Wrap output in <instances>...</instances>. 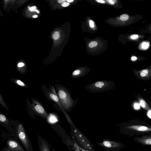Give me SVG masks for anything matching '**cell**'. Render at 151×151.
I'll return each instance as SVG.
<instances>
[{
	"instance_id": "obj_1",
	"label": "cell",
	"mask_w": 151,
	"mask_h": 151,
	"mask_svg": "<svg viewBox=\"0 0 151 151\" xmlns=\"http://www.w3.org/2000/svg\"><path fill=\"white\" fill-rule=\"evenodd\" d=\"M13 128L15 137L27 151H32L31 142L27 136L22 123L17 120H14Z\"/></svg>"
},
{
	"instance_id": "obj_2",
	"label": "cell",
	"mask_w": 151,
	"mask_h": 151,
	"mask_svg": "<svg viewBox=\"0 0 151 151\" xmlns=\"http://www.w3.org/2000/svg\"><path fill=\"white\" fill-rule=\"evenodd\" d=\"M6 144V146L0 151H26L18 140L13 137H8Z\"/></svg>"
},
{
	"instance_id": "obj_3",
	"label": "cell",
	"mask_w": 151,
	"mask_h": 151,
	"mask_svg": "<svg viewBox=\"0 0 151 151\" xmlns=\"http://www.w3.org/2000/svg\"><path fill=\"white\" fill-rule=\"evenodd\" d=\"M14 120L9 119L0 112V124L7 130L9 133L7 137H15V134L13 128Z\"/></svg>"
},
{
	"instance_id": "obj_4",
	"label": "cell",
	"mask_w": 151,
	"mask_h": 151,
	"mask_svg": "<svg viewBox=\"0 0 151 151\" xmlns=\"http://www.w3.org/2000/svg\"><path fill=\"white\" fill-rule=\"evenodd\" d=\"M58 95L60 99L63 106L65 108H69L71 103L67 93L64 90H60L58 92Z\"/></svg>"
},
{
	"instance_id": "obj_5",
	"label": "cell",
	"mask_w": 151,
	"mask_h": 151,
	"mask_svg": "<svg viewBox=\"0 0 151 151\" xmlns=\"http://www.w3.org/2000/svg\"><path fill=\"white\" fill-rule=\"evenodd\" d=\"M16 68L17 70L21 74H24L26 72L25 64L23 62H18L16 64Z\"/></svg>"
},
{
	"instance_id": "obj_6",
	"label": "cell",
	"mask_w": 151,
	"mask_h": 151,
	"mask_svg": "<svg viewBox=\"0 0 151 151\" xmlns=\"http://www.w3.org/2000/svg\"><path fill=\"white\" fill-rule=\"evenodd\" d=\"M10 80L12 82L19 87L23 88L28 87L27 85L24 82L19 79L15 78H11Z\"/></svg>"
},
{
	"instance_id": "obj_7",
	"label": "cell",
	"mask_w": 151,
	"mask_h": 151,
	"mask_svg": "<svg viewBox=\"0 0 151 151\" xmlns=\"http://www.w3.org/2000/svg\"><path fill=\"white\" fill-rule=\"evenodd\" d=\"M0 104L6 110L9 111L8 106L4 100L2 96L0 93Z\"/></svg>"
},
{
	"instance_id": "obj_8",
	"label": "cell",
	"mask_w": 151,
	"mask_h": 151,
	"mask_svg": "<svg viewBox=\"0 0 151 151\" xmlns=\"http://www.w3.org/2000/svg\"><path fill=\"white\" fill-rule=\"evenodd\" d=\"M35 110L41 114H43L45 113V110L40 105L37 104L34 107Z\"/></svg>"
},
{
	"instance_id": "obj_9",
	"label": "cell",
	"mask_w": 151,
	"mask_h": 151,
	"mask_svg": "<svg viewBox=\"0 0 151 151\" xmlns=\"http://www.w3.org/2000/svg\"><path fill=\"white\" fill-rule=\"evenodd\" d=\"M132 128L139 131H145L148 130V128L144 126H133Z\"/></svg>"
},
{
	"instance_id": "obj_10",
	"label": "cell",
	"mask_w": 151,
	"mask_h": 151,
	"mask_svg": "<svg viewBox=\"0 0 151 151\" xmlns=\"http://www.w3.org/2000/svg\"><path fill=\"white\" fill-rule=\"evenodd\" d=\"M49 120L52 123L58 121L56 116L52 114L50 115L49 117Z\"/></svg>"
},
{
	"instance_id": "obj_11",
	"label": "cell",
	"mask_w": 151,
	"mask_h": 151,
	"mask_svg": "<svg viewBox=\"0 0 151 151\" xmlns=\"http://www.w3.org/2000/svg\"><path fill=\"white\" fill-rule=\"evenodd\" d=\"M60 34L58 31H55L52 35V38L54 40L58 39L60 37Z\"/></svg>"
},
{
	"instance_id": "obj_12",
	"label": "cell",
	"mask_w": 151,
	"mask_h": 151,
	"mask_svg": "<svg viewBox=\"0 0 151 151\" xmlns=\"http://www.w3.org/2000/svg\"><path fill=\"white\" fill-rule=\"evenodd\" d=\"M50 96L51 98L54 101L57 102L59 101V99L58 96L55 94L51 93L50 95Z\"/></svg>"
},
{
	"instance_id": "obj_13",
	"label": "cell",
	"mask_w": 151,
	"mask_h": 151,
	"mask_svg": "<svg viewBox=\"0 0 151 151\" xmlns=\"http://www.w3.org/2000/svg\"><path fill=\"white\" fill-rule=\"evenodd\" d=\"M104 85V83L102 81H98L95 84V86L96 87L99 88H101Z\"/></svg>"
},
{
	"instance_id": "obj_14",
	"label": "cell",
	"mask_w": 151,
	"mask_h": 151,
	"mask_svg": "<svg viewBox=\"0 0 151 151\" xmlns=\"http://www.w3.org/2000/svg\"><path fill=\"white\" fill-rule=\"evenodd\" d=\"M129 17L128 15L127 14H124L121 15L120 16L121 19L123 21L127 20Z\"/></svg>"
},
{
	"instance_id": "obj_15",
	"label": "cell",
	"mask_w": 151,
	"mask_h": 151,
	"mask_svg": "<svg viewBox=\"0 0 151 151\" xmlns=\"http://www.w3.org/2000/svg\"><path fill=\"white\" fill-rule=\"evenodd\" d=\"M148 73V71L147 70H143L140 72V75L142 77H144L147 75Z\"/></svg>"
},
{
	"instance_id": "obj_16",
	"label": "cell",
	"mask_w": 151,
	"mask_h": 151,
	"mask_svg": "<svg viewBox=\"0 0 151 151\" xmlns=\"http://www.w3.org/2000/svg\"><path fill=\"white\" fill-rule=\"evenodd\" d=\"M139 105L142 107L145 108L146 106V103L144 100L141 99L139 101Z\"/></svg>"
},
{
	"instance_id": "obj_17",
	"label": "cell",
	"mask_w": 151,
	"mask_h": 151,
	"mask_svg": "<svg viewBox=\"0 0 151 151\" xmlns=\"http://www.w3.org/2000/svg\"><path fill=\"white\" fill-rule=\"evenodd\" d=\"M97 44L98 43L97 42L93 41L89 43L88 46L90 48H93L97 46Z\"/></svg>"
},
{
	"instance_id": "obj_18",
	"label": "cell",
	"mask_w": 151,
	"mask_h": 151,
	"mask_svg": "<svg viewBox=\"0 0 151 151\" xmlns=\"http://www.w3.org/2000/svg\"><path fill=\"white\" fill-rule=\"evenodd\" d=\"M29 10L31 12L35 11L38 13H39V11L36 9V7L34 6L30 7L29 9Z\"/></svg>"
},
{
	"instance_id": "obj_19",
	"label": "cell",
	"mask_w": 151,
	"mask_h": 151,
	"mask_svg": "<svg viewBox=\"0 0 151 151\" xmlns=\"http://www.w3.org/2000/svg\"><path fill=\"white\" fill-rule=\"evenodd\" d=\"M103 144L104 146L106 147L109 148L111 147V144L109 141H104Z\"/></svg>"
},
{
	"instance_id": "obj_20",
	"label": "cell",
	"mask_w": 151,
	"mask_h": 151,
	"mask_svg": "<svg viewBox=\"0 0 151 151\" xmlns=\"http://www.w3.org/2000/svg\"><path fill=\"white\" fill-rule=\"evenodd\" d=\"M80 73V70L79 69H77L73 71L72 75L74 76H77L79 75Z\"/></svg>"
},
{
	"instance_id": "obj_21",
	"label": "cell",
	"mask_w": 151,
	"mask_h": 151,
	"mask_svg": "<svg viewBox=\"0 0 151 151\" xmlns=\"http://www.w3.org/2000/svg\"><path fill=\"white\" fill-rule=\"evenodd\" d=\"M149 46V43L146 42H144L142 44V47L144 49H147Z\"/></svg>"
},
{
	"instance_id": "obj_22",
	"label": "cell",
	"mask_w": 151,
	"mask_h": 151,
	"mask_svg": "<svg viewBox=\"0 0 151 151\" xmlns=\"http://www.w3.org/2000/svg\"><path fill=\"white\" fill-rule=\"evenodd\" d=\"M134 107L135 109H139L140 108V105L138 103H135L134 104Z\"/></svg>"
},
{
	"instance_id": "obj_23",
	"label": "cell",
	"mask_w": 151,
	"mask_h": 151,
	"mask_svg": "<svg viewBox=\"0 0 151 151\" xmlns=\"http://www.w3.org/2000/svg\"><path fill=\"white\" fill-rule=\"evenodd\" d=\"M89 24L90 27L91 28H93L94 27V22L91 20H90L89 21Z\"/></svg>"
},
{
	"instance_id": "obj_24",
	"label": "cell",
	"mask_w": 151,
	"mask_h": 151,
	"mask_svg": "<svg viewBox=\"0 0 151 151\" xmlns=\"http://www.w3.org/2000/svg\"><path fill=\"white\" fill-rule=\"evenodd\" d=\"M138 36L136 34H134L131 35L130 36V38L131 39L133 40H135L138 38Z\"/></svg>"
},
{
	"instance_id": "obj_25",
	"label": "cell",
	"mask_w": 151,
	"mask_h": 151,
	"mask_svg": "<svg viewBox=\"0 0 151 151\" xmlns=\"http://www.w3.org/2000/svg\"><path fill=\"white\" fill-rule=\"evenodd\" d=\"M151 140L150 138L147 139L145 141V143L148 145H150L151 144Z\"/></svg>"
},
{
	"instance_id": "obj_26",
	"label": "cell",
	"mask_w": 151,
	"mask_h": 151,
	"mask_svg": "<svg viewBox=\"0 0 151 151\" xmlns=\"http://www.w3.org/2000/svg\"><path fill=\"white\" fill-rule=\"evenodd\" d=\"M70 4L69 3L65 2L61 4V5L63 7H65L68 6Z\"/></svg>"
},
{
	"instance_id": "obj_27",
	"label": "cell",
	"mask_w": 151,
	"mask_h": 151,
	"mask_svg": "<svg viewBox=\"0 0 151 151\" xmlns=\"http://www.w3.org/2000/svg\"><path fill=\"white\" fill-rule=\"evenodd\" d=\"M109 2L112 4H114L115 1L113 0H109L107 1Z\"/></svg>"
},
{
	"instance_id": "obj_28",
	"label": "cell",
	"mask_w": 151,
	"mask_h": 151,
	"mask_svg": "<svg viewBox=\"0 0 151 151\" xmlns=\"http://www.w3.org/2000/svg\"><path fill=\"white\" fill-rule=\"evenodd\" d=\"M151 110H149L147 113V115L148 117L150 118L151 119Z\"/></svg>"
},
{
	"instance_id": "obj_29",
	"label": "cell",
	"mask_w": 151,
	"mask_h": 151,
	"mask_svg": "<svg viewBox=\"0 0 151 151\" xmlns=\"http://www.w3.org/2000/svg\"><path fill=\"white\" fill-rule=\"evenodd\" d=\"M96 1L98 3H105V1L103 0H97Z\"/></svg>"
},
{
	"instance_id": "obj_30",
	"label": "cell",
	"mask_w": 151,
	"mask_h": 151,
	"mask_svg": "<svg viewBox=\"0 0 151 151\" xmlns=\"http://www.w3.org/2000/svg\"><path fill=\"white\" fill-rule=\"evenodd\" d=\"M131 59L132 60L134 61L137 60V58L136 57L133 56L131 57Z\"/></svg>"
},
{
	"instance_id": "obj_31",
	"label": "cell",
	"mask_w": 151,
	"mask_h": 151,
	"mask_svg": "<svg viewBox=\"0 0 151 151\" xmlns=\"http://www.w3.org/2000/svg\"><path fill=\"white\" fill-rule=\"evenodd\" d=\"M66 1V0H59L58 1V2L59 3H62L65 2V1Z\"/></svg>"
},
{
	"instance_id": "obj_32",
	"label": "cell",
	"mask_w": 151,
	"mask_h": 151,
	"mask_svg": "<svg viewBox=\"0 0 151 151\" xmlns=\"http://www.w3.org/2000/svg\"><path fill=\"white\" fill-rule=\"evenodd\" d=\"M74 1L73 0H67V1L68 2V3H71V2H73Z\"/></svg>"
},
{
	"instance_id": "obj_33",
	"label": "cell",
	"mask_w": 151,
	"mask_h": 151,
	"mask_svg": "<svg viewBox=\"0 0 151 151\" xmlns=\"http://www.w3.org/2000/svg\"><path fill=\"white\" fill-rule=\"evenodd\" d=\"M32 17L33 18H36L38 16L37 15H34Z\"/></svg>"
},
{
	"instance_id": "obj_34",
	"label": "cell",
	"mask_w": 151,
	"mask_h": 151,
	"mask_svg": "<svg viewBox=\"0 0 151 151\" xmlns=\"http://www.w3.org/2000/svg\"><path fill=\"white\" fill-rule=\"evenodd\" d=\"M2 15H3V14L1 12V11L0 9V16H1Z\"/></svg>"
},
{
	"instance_id": "obj_35",
	"label": "cell",
	"mask_w": 151,
	"mask_h": 151,
	"mask_svg": "<svg viewBox=\"0 0 151 151\" xmlns=\"http://www.w3.org/2000/svg\"><path fill=\"white\" fill-rule=\"evenodd\" d=\"M1 73V71H0V73Z\"/></svg>"
},
{
	"instance_id": "obj_36",
	"label": "cell",
	"mask_w": 151,
	"mask_h": 151,
	"mask_svg": "<svg viewBox=\"0 0 151 151\" xmlns=\"http://www.w3.org/2000/svg\"><path fill=\"white\" fill-rule=\"evenodd\" d=\"M48 151L46 150V151Z\"/></svg>"
}]
</instances>
